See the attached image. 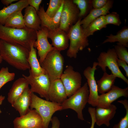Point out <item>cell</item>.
<instances>
[{"label": "cell", "instance_id": "cell-1", "mask_svg": "<svg viewBox=\"0 0 128 128\" xmlns=\"http://www.w3.org/2000/svg\"><path fill=\"white\" fill-rule=\"evenodd\" d=\"M30 51L19 44L0 39V55L3 60L18 69H30L28 62Z\"/></svg>", "mask_w": 128, "mask_h": 128}, {"label": "cell", "instance_id": "cell-2", "mask_svg": "<svg viewBox=\"0 0 128 128\" xmlns=\"http://www.w3.org/2000/svg\"><path fill=\"white\" fill-rule=\"evenodd\" d=\"M37 38L36 31L26 27L22 28H11L0 24V39L18 44L30 50L32 41Z\"/></svg>", "mask_w": 128, "mask_h": 128}, {"label": "cell", "instance_id": "cell-3", "mask_svg": "<svg viewBox=\"0 0 128 128\" xmlns=\"http://www.w3.org/2000/svg\"><path fill=\"white\" fill-rule=\"evenodd\" d=\"M81 20L79 18L67 33L70 43L67 55L71 58H76L78 51L82 50L89 45L88 37L84 34L80 24Z\"/></svg>", "mask_w": 128, "mask_h": 128}, {"label": "cell", "instance_id": "cell-4", "mask_svg": "<svg viewBox=\"0 0 128 128\" xmlns=\"http://www.w3.org/2000/svg\"><path fill=\"white\" fill-rule=\"evenodd\" d=\"M31 109H34L41 117L43 128H48L52 117L56 111L62 110L60 105L38 97L34 93L31 94Z\"/></svg>", "mask_w": 128, "mask_h": 128}, {"label": "cell", "instance_id": "cell-5", "mask_svg": "<svg viewBox=\"0 0 128 128\" xmlns=\"http://www.w3.org/2000/svg\"><path fill=\"white\" fill-rule=\"evenodd\" d=\"M89 95V89L86 82L75 93L61 105L62 110L72 109L77 113L79 119L84 120L82 112L88 103Z\"/></svg>", "mask_w": 128, "mask_h": 128}, {"label": "cell", "instance_id": "cell-6", "mask_svg": "<svg viewBox=\"0 0 128 128\" xmlns=\"http://www.w3.org/2000/svg\"><path fill=\"white\" fill-rule=\"evenodd\" d=\"M64 63L60 52L54 49L47 54L40 65L51 82L60 79L63 72Z\"/></svg>", "mask_w": 128, "mask_h": 128}, {"label": "cell", "instance_id": "cell-7", "mask_svg": "<svg viewBox=\"0 0 128 128\" xmlns=\"http://www.w3.org/2000/svg\"><path fill=\"white\" fill-rule=\"evenodd\" d=\"M118 59L114 48L110 49L106 52L100 53L97 58L98 66L104 72H106V68L108 67L112 74L116 78H121L128 85V79L122 73L118 65Z\"/></svg>", "mask_w": 128, "mask_h": 128}, {"label": "cell", "instance_id": "cell-8", "mask_svg": "<svg viewBox=\"0 0 128 128\" xmlns=\"http://www.w3.org/2000/svg\"><path fill=\"white\" fill-rule=\"evenodd\" d=\"M66 68L60 79L69 98L81 87L82 77L80 73L75 71L72 66L68 65Z\"/></svg>", "mask_w": 128, "mask_h": 128}, {"label": "cell", "instance_id": "cell-9", "mask_svg": "<svg viewBox=\"0 0 128 128\" xmlns=\"http://www.w3.org/2000/svg\"><path fill=\"white\" fill-rule=\"evenodd\" d=\"M79 13L72 0H64L59 28L68 33L70 28L78 21Z\"/></svg>", "mask_w": 128, "mask_h": 128}, {"label": "cell", "instance_id": "cell-10", "mask_svg": "<svg viewBox=\"0 0 128 128\" xmlns=\"http://www.w3.org/2000/svg\"><path fill=\"white\" fill-rule=\"evenodd\" d=\"M29 75L26 76L23 74L22 77L27 81L32 92L38 94L42 98L49 101L48 93L50 81L47 74H42L37 76H33L30 69L29 70Z\"/></svg>", "mask_w": 128, "mask_h": 128}, {"label": "cell", "instance_id": "cell-11", "mask_svg": "<svg viewBox=\"0 0 128 128\" xmlns=\"http://www.w3.org/2000/svg\"><path fill=\"white\" fill-rule=\"evenodd\" d=\"M14 128H43L42 119L34 109H31L25 115L16 118Z\"/></svg>", "mask_w": 128, "mask_h": 128}, {"label": "cell", "instance_id": "cell-12", "mask_svg": "<svg viewBox=\"0 0 128 128\" xmlns=\"http://www.w3.org/2000/svg\"><path fill=\"white\" fill-rule=\"evenodd\" d=\"M97 66V62L95 61L93 62L92 67H87L83 72V74L87 80L89 89L88 103L93 107L96 106L99 96L97 84L94 76Z\"/></svg>", "mask_w": 128, "mask_h": 128}, {"label": "cell", "instance_id": "cell-13", "mask_svg": "<svg viewBox=\"0 0 128 128\" xmlns=\"http://www.w3.org/2000/svg\"><path fill=\"white\" fill-rule=\"evenodd\" d=\"M48 29L43 27L36 31L37 38L33 43L34 47L38 50L40 64L44 59L47 54L54 49L52 45L50 43L48 39Z\"/></svg>", "mask_w": 128, "mask_h": 128}, {"label": "cell", "instance_id": "cell-14", "mask_svg": "<svg viewBox=\"0 0 128 128\" xmlns=\"http://www.w3.org/2000/svg\"><path fill=\"white\" fill-rule=\"evenodd\" d=\"M121 97H128V87L122 88L114 85L109 91L99 95L96 107L108 108L113 102Z\"/></svg>", "mask_w": 128, "mask_h": 128}, {"label": "cell", "instance_id": "cell-15", "mask_svg": "<svg viewBox=\"0 0 128 128\" xmlns=\"http://www.w3.org/2000/svg\"><path fill=\"white\" fill-rule=\"evenodd\" d=\"M48 38L52 42L54 49L59 51L64 50L69 46V38L67 33L59 28L49 30Z\"/></svg>", "mask_w": 128, "mask_h": 128}, {"label": "cell", "instance_id": "cell-16", "mask_svg": "<svg viewBox=\"0 0 128 128\" xmlns=\"http://www.w3.org/2000/svg\"><path fill=\"white\" fill-rule=\"evenodd\" d=\"M48 95L49 101L60 105L67 98L65 88L60 79L50 82Z\"/></svg>", "mask_w": 128, "mask_h": 128}, {"label": "cell", "instance_id": "cell-17", "mask_svg": "<svg viewBox=\"0 0 128 128\" xmlns=\"http://www.w3.org/2000/svg\"><path fill=\"white\" fill-rule=\"evenodd\" d=\"M63 2L64 1L58 11L53 17H50L46 14L43 5L40 7L39 9L37 11V13L41 20V28L46 27L50 30L59 27Z\"/></svg>", "mask_w": 128, "mask_h": 128}, {"label": "cell", "instance_id": "cell-18", "mask_svg": "<svg viewBox=\"0 0 128 128\" xmlns=\"http://www.w3.org/2000/svg\"><path fill=\"white\" fill-rule=\"evenodd\" d=\"M117 109L116 106L112 104L107 108L96 107L95 111L96 124L99 126L105 125L109 127L110 121L114 117Z\"/></svg>", "mask_w": 128, "mask_h": 128}, {"label": "cell", "instance_id": "cell-19", "mask_svg": "<svg viewBox=\"0 0 128 128\" xmlns=\"http://www.w3.org/2000/svg\"><path fill=\"white\" fill-rule=\"evenodd\" d=\"M32 93L28 87L11 105L18 112L20 116L25 115L30 110Z\"/></svg>", "mask_w": 128, "mask_h": 128}, {"label": "cell", "instance_id": "cell-20", "mask_svg": "<svg viewBox=\"0 0 128 128\" xmlns=\"http://www.w3.org/2000/svg\"><path fill=\"white\" fill-rule=\"evenodd\" d=\"M114 1L108 0L106 4L102 8L99 9H93L89 14L81 20L80 24L82 27L85 28L93 21L102 16H105L110 13L109 10L113 6Z\"/></svg>", "mask_w": 128, "mask_h": 128}, {"label": "cell", "instance_id": "cell-21", "mask_svg": "<svg viewBox=\"0 0 128 128\" xmlns=\"http://www.w3.org/2000/svg\"><path fill=\"white\" fill-rule=\"evenodd\" d=\"M23 18L26 27L36 31L41 29V19L33 7L28 5L25 8Z\"/></svg>", "mask_w": 128, "mask_h": 128}, {"label": "cell", "instance_id": "cell-22", "mask_svg": "<svg viewBox=\"0 0 128 128\" xmlns=\"http://www.w3.org/2000/svg\"><path fill=\"white\" fill-rule=\"evenodd\" d=\"M27 80L24 77L20 78L16 80L8 93L7 100L12 105L29 87Z\"/></svg>", "mask_w": 128, "mask_h": 128}, {"label": "cell", "instance_id": "cell-23", "mask_svg": "<svg viewBox=\"0 0 128 128\" xmlns=\"http://www.w3.org/2000/svg\"><path fill=\"white\" fill-rule=\"evenodd\" d=\"M28 5V0H20L4 7L0 10V24L4 25L6 19L11 14L17 11L22 10Z\"/></svg>", "mask_w": 128, "mask_h": 128}, {"label": "cell", "instance_id": "cell-24", "mask_svg": "<svg viewBox=\"0 0 128 128\" xmlns=\"http://www.w3.org/2000/svg\"><path fill=\"white\" fill-rule=\"evenodd\" d=\"M35 41H32L31 43L28 62L30 66V70L32 74L34 76H37L46 73L45 70L41 66L37 59L36 50L33 45V43Z\"/></svg>", "mask_w": 128, "mask_h": 128}, {"label": "cell", "instance_id": "cell-25", "mask_svg": "<svg viewBox=\"0 0 128 128\" xmlns=\"http://www.w3.org/2000/svg\"><path fill=\"white\" fill-rule=\"evenodd\" d=\"M116 78L113 74L104 72L101 78L96 82L98 93L101 94L109 91L114 85Z\"/></svg>", "mask_w": 128, "mask_h": 128}, {"label": "cell", "instance_id": "cell-26", "mask_svg": "<svg viewBox=\"0 0 128 128\" xmlns=\"http://www.w3.org/2000/svg\"><path fill=\"white\" fill-rule=\"evenodd\" d=\"M106 37L107 39L103 41V44L118 42L117 43L126 47H128V27L127 26H124L116 35L111 34Z\"/></svg>", "mask_w": 128, "mask_h": 128}, {"label": "cell", "instance_id": "cell-27", "mask_svg": "<svg viewBox=\"0 0 128 128\" xmlns=\"http://www.w3.org/2000/svg\"><path fill=\"white\" fill-rule=\"evenodd\" d=\"M22 11H18L11 14L6 19L4 26L16 28H22L25 27Z\"/></svg>", "mask_w": 128, "mask_h": 128}, {"label": "cell", "instance_id": "cell-28", "mask_svg": "<svg viewBox=\"0 0 128 128\" xmlns=\"http://www.w3.org/2000/svg\"><path fill=\"white\" fill-rule=\"evenodd\" d=\"M107 25L105 16H102L93 21L85 28H83V32L88 37L93 35L96 31L105 28Z\"/></svg>", "mask_w": 128, "mask_h": 128}, {"label": "cell", "instance_id": "cell-29", "mask_svg": "<svg viewBox=\"0 0 128 128\" xmlns=\"http://www.w3.org/2000/svg\"><path fill=\"white\" fill-rule=\"evenodd\" d=\"M72 1L79 10V18H81L85 16L89 10L92 7L91 0H73Z\"/></svg>", "mask_w": 128, "mask_h": 128}, {"label": "cell", "instance_id": "cell-30", "mask_svg": "<svg viewBox=\"0 0 128 128\" xmlns=\"http://www.w3.org/2000/svg\"><path fill=\"white\" fill-rule=\"evenodd\" d=\"M14 73L9 71L8 67H2L0 70V89L5 84L13 80L15 77Z\"/></svg>", "mask_w": 128, "mask_h": 128}, {"label": "cell", "instance_id": "cell-31", "mask_svg": "<svg viewBox=\"0 0 128 128\" xmlns=\"http://www.w3.org/2000/svg\"><path fill=\"white\" fill-rule=\"evenodd\" d=\"M64 0H50L48 8L45 12L49 16L53 17L55 15L61 6Z\"/></svg>", "mask_w": 128, "mask_h": 128}, {"label": "cell", "instance_id": "cell-32", "mask_svg": "<svg viewBox=\"0 0 128 128\" xmlns=\"http://www.w3.org/2000/svg\"><path fill=\"white\" fill-rule=\"evenodd\" d=\"M118 102L123 105L126 110V114L119 123L114 125L113 128H128V101L125 99L118 101Z\"/></svg>", "mask_w": 128, "mask_h": 128}, {"label": "cell", "instance_id": "cell-33", "mask_svg": "<svg viewBox=\"0 0 128 128\" xmlns=\"http://www.w3.org/2000/svg\"><path fill=\"white\" fill-rule=\"evenodd\" d=\"M118 59L123 60L128 64V51L126 47L118 43L114 48Z\"/></svg>", "mask_w": 128, "mask_h": 128}, {"label": "cell", "instance_id": "cell-34", "mask_svg": "<svg viewBox=\"0 0 128 128\" xmlns=\"http://www.w3.org/2000/svg\"><path fill=\"white\" fill-rule=\"evenodd\" d=\"M107 24H113L119 26L121 24L119 14L116 12H113L105 15Z\"/></svg>", "mask_w": 128, "mask_h": 128}, {"label": "cell", "instance_id": "cell-35", "mask_svg": "<svg viewBox=\"0 0 128 128\" xmlns=\"http://www.w3.org/2000/svg\"><path fill=\"white\" fill-rule=\"evenodd\" d=\"M108 0H91L92 7L94 9H99L103 7L107 3Z\"/></svg>", "mask_w": 128, "mask_h": 128}, {"label": "cell", "instance_id": "cell-36", "mask_svg": "<svg viewBox=\"0 0 128 128\" xmlns=\"http://www.w3.org/2000/svg\"><path fill=\"white\" fill-rule=\"evenodd\" d=\"M95 108L91 107L88 108V112L91 116V124L90 128H94L96 123V119L95 116Z\"/></svg>", "mask_w": 128, "mask_h": 128}, {"label": "cell", "instance_id": "cell-37", "mask_svg": "<svg viewBox=\"0 0 128 128\" xmlns=\"http://www.w3.org/2000/svg\"><path fill=\"white\" fill-rule=\"evenodd\" d=\"M29 5L33 7L37 12L40 9V5L41 3L42 0H28Z\"/></svg>", "mask_w": 128, "mask_h": 128}, {"label": "cell", "instance_id": "cell-38", "mask_svg": "<svg viewBox=\"0 0 128 128\" xmlns=\"http://www.w3.org/2000/svg\"><path fill=\"white\" fill-rule=\"evenodd\" d=\"M117 63L118 66L121 67L125 72L126 77H128V65L127 63L125 61L118 59Z\"/></svg>", "mask_w": 128, "mask_h": 128}, {"label": "cell", "instance_id": "cell-39", "mask_svg": "<svg viewBox=\"0 0 128 128\" xmlns=\"http://www.w3.org/2000/svg\"><path fill=\"white\" fill-rule=\"evenodd\" d=\"M52 125L51 128H59L60 123L58 118L56 116L52 118L51 121Z\"/></svg>", "mask_w": 128, "mask_h": 128}, {"label": "cell", "instance_id": "cell-40", "mask_svg": "<svg viewBox=\"0 0 128 128\" xmlns=\"http://www.w3.org/2000/svg\"><path fill=\"white\" fill-rule=\"evenodd\" d=\"M18 1V0H1V2L3 4L7 6L9 4H11L12 2Z\"/></svg>", "mask_w": 128, "mask_h": 128}, {"label": "cell", "instance_id": "cell-41", "mask_svg": "<svg viewBox=\"0 0 128 128\" xmlns=\"http://www.w3.org/2000/svg\"><path fill=\"white\" fill-rule=\"evenodd\" d=\"M5 98V96L2 95L0 96V105L2 104L3 101Z\"/></svg>", "mask_w": 128, "mask_h": 128}, {"label": "cell", "instance_id": "cell-42", "mask_svg": "<svg viewBox=\"0 0 128 128\" xmlns=\"http://www.w3.org/2000/svg\"><path fill=\"white\" fill-rule=\"evenodd\" d=\"M3 60V59L1 56L0 55V63H2Z\"/></svg>", "mask_w": 128, "mask_h": 128}, {"label": "cell", "instance_id": "cell-43", "mask_svg": "<svg viewBox=\"0 0 128 128\" xmlns=\"http://www.w3.org/2000/svg\"><path fill=\"white\" fill-rule=\"evenodd\" d=\"M1 110L0 109V114L1 113Z\"/></svg>", "mask_w": 128, "mask_h": 128}]
</instances>
